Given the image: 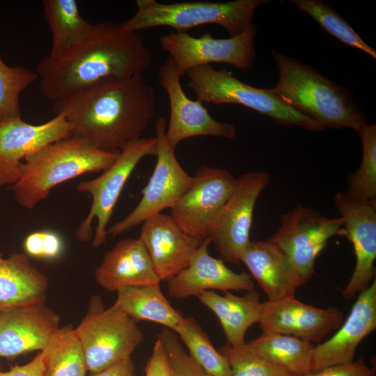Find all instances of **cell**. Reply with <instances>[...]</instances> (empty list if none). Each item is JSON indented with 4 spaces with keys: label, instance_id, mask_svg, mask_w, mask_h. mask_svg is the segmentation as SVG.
Here are the masks:
<instances>
[{
    "label": "cell",
    "instance_id": "1",
    "mask_svg": "<svg viewBox=\"0 0 376 376\" xmlns=\"http://www.w3.org/2000/svg\"><path fill=\"white\" fill-rule=\"evenodd\" d=\"M151 64L141 34L104 22L95 24L86 38L61 54L42 58L36 73L41 94L54 105L102 79L143 75Z\"/></svg>",
    "mask_w": 376,
    "mask_h": 376
},
{
    "label": "cell",
    "instance_id": "2",
    "mask_svg": "<svg viewBox=\"0 0 376 376\" xmlns=\"http://www.w3.org/2000/svg\"><path fill=\"white\" fill-rule=\"evenodd\" d=\"M72 127V135L97 149L119 152L142 138L154 118L156 97L142 75L102 79L54 105Z\"/></svg>",
    "mask_w": 376,
    "mask_h": 376
},
{
    "label": "cell",
    "instance_id": "3",
    "mask_svg": "<svg viewBox=\"0 0 376 376\" xmlns=\"http://www.w3.org/2000/svg\"><path fill=\"white\" fill-rule=\"evenodd\" d=\"M279 77L270 92L324 128L348 127L356 132L366 124V116L352 93L333 82L313 67L271 51Z\"/></svg>",
    "mask_w": 376,
    "mask_h": 376
},
{
    "label": "cell",
    "instance_id": "4",
    "mask_svg": "<svg viewBox=\"0 0 376 376\" xmlns=\"http://www.w3.org/2000/svg\"><path fill=\"white\" fill-rule=\"evenodd\" d=\"M118 155L73 135L51 143L22 162L19 178L11 187L15 199L32 210L55 186L86 173L103 171Z\"/></svg>",
    "mask_w": 376,
    "mask_h": 376
},
{
    "label": "cell",
    "instance_id": "5",
    "mask_svg": "<svg viewBox=\"0 0 376 376\" xmlns=\"http://www.w3.org/2000/svg\"><path fill=\"white\" fill-rule=\"evenodd\" d=\"M269 1L234 0L163 3L155 0H138L135 14L120 26L127 32L139 33L157 26H169L176 32H186L191 28L214 24L224 27L230 37H233L253 23L256 8Z\"/></svg>",
    "mask_w": 376,
    "mask_h": 376
},
{
    "label": "cell",
    "instance_id": "6",
    "mask_svg": "<svg viewBox=\"0 0 376 376\" xmlns=\"http://www.w3.org/2000/svg\"><path fill=\"white\" fill-rule=\"evenodd\" d=\"M185 74L189 78L187 86L201 103L241 104L281 125H297L315 132L324 129L267 88L248 85L233 76L226 68L218 70L211 65H203L189 69Z\"/></svg>",
    "mask_w": 376,
    "mask_h": 376
},
{
    "label": "cell",
    "instance_id": "7",
    "mask_svg": "<svg viewBox=\"0 0 376 376\" xmlns=\"http://www.w3.org/2000/svg\"><path fill=\"white\" fill-rule=\"evenodd\" d=\"M75 329L91 373L131 357L143 339L133 320L115 303L105 308L98 296L91 298L86 316Z\"/></svg>",
    "mask_w": 376,
    "mask_h": 376
},
{
    "label": "cell",
    "instance_id": "8",
    "mask_svg": "<svg viewBox=\"0 0 376 376\" xmlns=\"http://www.w3.org/2000/svg\"><path fill=\"white\" fill-rule=\"evenodd\" d=\"M156 154V138L142 137L125 146L118 152L114 162L100 176L78 183L77 190L88 194L92 198L89 212L75 233L79 242H88L92 239V221L96 219L92 246L98 248L104 244L108 223L126 182L144 157Z\"/></svg>",
    "mask_w": 376,
    "mask_h": 376
},
{
    "label": "cell",
    "instance_id": "9",
    "mask_svg": "<svg viewBox=\"0 0 376 376\" xmlns=\"http://www.w3.org/2000/svg\"><path fill=\"white\" fill-rule=\"evenodd\" d=\"M336 235L345 236L341 217L329 218L298 204L281 216L280 227L268 241L288 256L301 286L312 277L318 256Z\"/></svg>",
    "mask_w": 376,
    "mask_h": 376
},
{
    "label": "cell",
    "instance_id": "10",
    "mask_svg": "<svg viewBox=\"0 0 376 376\" xmlns=\"http://www.w3.org/2000/svg\"><path fill=\"white\" fill-rule=\"evenodd\" d=\"M166 128L165 119L157 118L155 125L157 162L152 174L137 205L107 228V235H121L164 210L171 209L192 185L194 176L183 169L165 139Z\"/></svg>",
    "mask_w": 376,
    "mask_h": 376
},
{
    "label": "cell",
    "instance_id": "11",
    "mask_svg": "<svg viewBox=\"0 0 376 376\" xmlns=\"http://www.w3.org/2000/svg\"><path fill=\"white\" fill-rule=\"evenodd\" d=\"M256 25L251 23L237 36L214 38L207 32L196 38L186 32H171L159 38L161 48L172 59L181 78L189 69L212 63H224L241 70L253 68Z\"/></svg>",
    "mask_w": 376,
    "mask_h": 376
},
{
    "label": "cell",
    "instance_id": "12",
    "mask_svg": "<svg viewBox=\"0 0 376 376\" xmlns=\"http://www.w3.org/2000/svg\"><path fill=\"white\" fill-rule=\"evenodd\" d=\"M269 182L268 173L249 171L236 178L234 189L218 213L207 239L225 262L238 264L250 242L256 201Z\"/></svg>",
    "mask_w": 376,
    "mask_h": 376
},
{
    "label": "cell",
    "instance_id": "13",
    "mask_svg": "<svg viewBox=\"0 0 376 376\" xmlns=\"http://www.w3.org/2000/svg\"><path fill=\"white\" fill-rule=\"evenodd\" d=\"M236 181L227 170L202 166L189 189L171 208V216L189 237L204 240Z\"/></svg>",
    "mask_w": 376,
    "mask_h": 376
},
{
    "label": "cell",
    "instance_id": "14",
    "mask_svg": "<svg viewBox=\"0 0 376 376\" xmlns=\"http://www.w3.org/2000/svg\"><path fill=\"white\" fill-rule=\"evenodd\" d=\"M158 79L169 97L170 114L165 139L172 149L175 150L182 141L191 137H235L233 125L215 120L201 102L186 95L171 58L159 68Z\"/></svg>",
    "mask_w": 376,
    "mask_h": 376
},
{
    "label": "cell",
    "instance_id": "15",
    "mask_svg": "<svg viewBox=\"0 0 376 376\" xmlns=\"http://www.w3.org/2000/svg\"><path fill=\"white\" fill-rule=\"evenodd\" d=\"M334 201L344 221L345 236L352 242L355 256L353 273L341 295L349 300L366 290L375 276L376 204L359 201L345 192L336 194Z\"/></svg>",
    "mask_w": 376,
    "mask_h": 376
},
{
    "label": "cell",
    "instance_id": "16",
    "mask_svg": "<svg viewBox=\"0 0 376 376\" xmlns=\"http://www.w3.org/2000/svg\"><path fill=\"white\" fill-rule=\"evenodd\" d=\"M71 135V125L63 112L39 125L28 123L22 118L0 122V185H13L17 181L23 159Z\"/></svg>",
    "mask_w": 376,
    "mask_h": 376
},
{
    "label": "cell",
    "instance_id": "17",
    "mask_svg": "<svg viewBox=\"0 0 376 376\" xmlns=\"http://www.w3.org/2000/svg\"><path fill=\"white\" fill-rule=\"evenodd\" d=\"M343 322V313L336 308H318L289 297L263 301L258 323L262 333L292 336L318 344Z\"/></svg>",
    "mask_w": 376,
    "mask_h": 376
},
{
    "label": "cell",
    "instance_id": "18",
    "mask_svg": "<svg viewBox=\"0 0 376 376\" xmlns=\"http://www.w3.org/2000/svg\"><path fill=\"white\" fill-rule=\"evenodd\" d=\"M376 329V279L358 295L350 313L337 331L314 347L311 373L354 361L360 343Z\"/></svg>",
    "mask_w": 376,
    "mask_h": 376
},
{
    "label": "cell",
    "instance_id": "19",
    "mask_svg": "<svg viewBox=\"0 0 376 376\" xmlns=\"http://www.w3.org/2000/svg\"><path fill=\"white\" fill-rule=\"evenodd\" d=\"M59 317L45 303L0 311V357L44 350L59 328Z\"/></svg>",
    "mask_w": 376,
    "mask_h": 376
},
{
    "label": "cell",
    "instance_id": "20",
    "mask_svg": "<svg viewBox=\"0 0 376 376\" xmlns=\"http://www.w3.org/2000/svg\"><path fill=\"white\" fill-rule=\"evenodd\" d=\"M207 238L196 249L188 265L167 281L168 293L176 299L198 297L205 291L253 290L252 277L244 272L237 273L229 269L221 259L210 255Z\"/></svg>",
    "mask_w": 376,
    "mask_h": 376
},
{
    "label": "cell",
    "instance_id": "21",
    "mask_svg": "<svg viewBox=\"0 0 376 376\" xmlns=\"http://www.w3.org/2000/svg\"><path fill=\"white\" fill-rule=\"evenodd\" d=\"M142 224L139 239L161 281H167L185 269L203 242L185 233L171 214L160 213Z\"/></svg>",
    "mask_w": 376,
    "mask_h": 376
},
{
    "label": "cell",
    "instance_id": "22",
    "mask_svg": "<svg viewBox=\"0 0 376 376\" xmlns=\"http://www.w3.org/2000/svg\"><path fill=\"white\" fill-rule=\"evenodd\" d=\"M94 276L97 284L109 292L161 282L145 246L139 238L118 241L104 253Z\"/></svg>",
    "mask_w": 376,
    "mask_h": 376
},
{
    "label": "cell",
    "instance_id": "23",
    "mask_svg": "<svg viewBox=\"0 0 376 376\" xmlns=\"http://www.w3.org/2000/svg\"><path fill=\"white\" fill-rule=\"evenodd\" d=\"M267 301L295 297L299 281L288 256L269 241H250L240 256Z\"/></svg>",
    "mask_w": 376,
    "mask_h": 376
},
{
    "label": "cell",
    "instance_id": "24",
    "mask_svg": "<svg viewBox=\"0 0 376 376\" xmlns=\"http://www.w3.org/2000/svg\"><path fill=\"white\" fill-rule=\"evenodd\" d=\"M48 279L26 253L0 252V311L44 303Z\"/></svg>",
    "mask_w": 376,
    "mask_h": 376
},
{
    "label": "cell",
    "instance_id": "25",
    "mask_svg": "<svg viewBox=\"0 0 376 376\" xmlns=\"http://www.w3.org/2000/svg\"><path fill=\"white\" fill-rule=\"evenodd\" d=\"M199 301L211 310L219 320L227 344L239 346L245 343L248 329L258 323L262 313L260 292L255 289L243 296L228 292L221 295L213 290L205 291L198 297Z\"/></svg>",
    "mask_w": 376,
    "mask_h": 376
},
{
    "label": "cell",
    "instance_id": "26",
    "mask_svg": "<svg viewBox=\"0 0 376 376\" xmlns=\"http://www.w3.org/2000/svg\"><path fill=\"white\" fill-rule=\"evenodd\" d=\"M115 304L135 322L150 321L171 331L183 318L164 296L160 283L120 289Z\"/></svg>",
    "mask_w": 376,
    "mask_h": 376
},
{
    "label": "cell",
    "instance_id": "27",
    "mask_svg": "<svg viewBox=\"0 0 376 376\" xmlns=\"http://www.w3.org/2000/svg\"><path fill=\"white\" fill-rule=\"evenodd\" d=\"M246 344L258 355L295 376L311 373L315 347L312 343L292 336L262 333Z\"/></svg>",
    "mask_w": 376,
    "mask_h": 376
},
{
    "label": "cell",
    "instance_id": "28",
    "mask_svg": "<svg viewBox=\"0 0 376 376\" xmlns=\"http://www.w3.org/2000/svg\"><path fill=\"white\" fill-rule=\"evenodd\" d=\"M45 19L49 26L52 46L49 56H56L86 38L95 24L81 15L75 0H43Z\"/></svg>",
    "mask_w": 376,
    "mask_h": 376
},
{
    "label": "cell",
    "instance_id": "29",
    "mask_svg": "<svg viewBox=\"0 0 376 376\" xmlns=\"http://www.w3.org/2000/svg\"><path fill=\"white\" fill-rule=\"evenodd\" d=\"M43 351V376H86L88 370L84 352L71 325L59 327Z\"/></svg>",
    "mask_w": 376,
    "mask_h": 376
},
{
    "label": "cell",
    "instance_id": "30",
    "mask_svg": "<svg viewBox=\"0 0 376 376\" xmlns=\"http://www.w3.org/2000/svg\"><path fill=\"white\" fill-rule=\"evenodd\" d=\"M174 331L189 350V354L212 376H231L224 354L215 349L207 334L195 319L183 317Z\"/></svg>",
    "mask_w": 376,
    "mask_h": 376
},
{
    "label": "cell",
    "instance_id": "31",
    "mask_svg": "<svg viewBox=\"0 0 376 376\" xmlns=\"http://www.w3.org/2000/svg\"><path fill=\"white\" fill-rule=\"evenodd\" d=\"M291 3L309 15L324 31L342 43L359 49L376 58L375 49L369 46L328 1L292 0Z\"/></svg>",
    "mask_w": 376,
    "mask_h": 376
},
{
    "label": "cell",
    "instance_id": "32",
    "mask_svg": "<svg viewBox=\"0 0 376 376\" xmlns=\"http://www.w3.org/2000/svg\"><path fill=\"white\" fill-rule=\"evenodd\" d=\"M358 134L363 146L361 162L349 176L345 193L359 201L376 204V125L366 123Z\"/></svg>",
    "mask_w": 376,
    "mask_h": 376
},
{
    "label": "cell",
    "instance_id": "33",
    "mask_svg": "<svg viewBox=\"0 0 376 376\" xmlns=\"http://www.w3.org/2000/svg\"><path fill=\"white\" fill-rule=\"evenodd\" d=\"M38 79L36 72L8 66L0 56V122L22 118L19 96Z\"/></svg>",
    "mask_w": 376,
    "mask_h": 376
},
{
    "label": "cell",
    "instance_id": "34",
    "mask_svg": "<svg viewBox=\"0 0 376 376\" xmlns=\"http://www.w3.org/2000/svg\"><path fill=\"white\" fill-rule=\"evenodd\" d=\"M220 352L228 363L231 376H295L258 355L246 343L239 346L226 343Z\"/></svg>",
    "mask_w": 376,
    "mask_h": 376
},
{
    "label": "cell",
    "instance_id": "35",
    "mask_svg": "<svg viewBox=\"0 0 376 376\" xmlns=\"http://www.w3.org/2000/svg\"><path fill=\"white\" fill-rule=\"evenodd\" d=\"M168 353L174 376H212L185 350L178 335L164 328L157 336Z\"/></svg>",
    "mask_w": 376,
    "mask_h": 376
},
{
    "label": "cell",
    "instance_id": "36",
    "mask_svg": "<svg viewBox=\"0 0 376 376\" xmlns=\"http://www.w3.org/2000/svg\"><path fill=\"white\" fill-rule=\"evenodd\" d=\"M23 246L29 257L52 260L62 253L63 242L57 233L40 230L28 235L24 240Z\"/></svg>",
    "mask_w": 376,
    "mask_h": 376
},
{
    "label": "cell",
    "instance_id": "37",
    "mask_svg": "<svg viewBox=\"0 0 376 376\" xmlns=\"http://www.w3.org/2000/svg\"><path fill=\"white\" fill-rule=\"evenodd\" d=\"M307 376H376L374 367L366 365L363 357L352 362L331 366Z\"/></svg>",
    "mask_w": 376,
    "mask_h": 376
},
{
    "label": "cell",
    "instance_id": "38",
    "mask_svg": "<svg viewBox=\"0 0 376 376\" xmlns=\"http://www.w3.org/2000/svg\"><path fill=\"white\" fill-rule=\"evenodd\" d=\"M145 376H174L166 350L157 337L152 354L145 368Z\"/></svg>",
    "mask_w": 376,
    "mask_h": 376
},
{
    "label": "cell",
    "instance_id": "39",
    "mask_svg": "<svg viewBox=\"0 0 376 376\" xmlns=\"http://www.w3.org/2000/svg\"><path fill=\"white\" fill-rule=\"evenodd\" d=\"M45 352L40 351L29 363L15 365L6 372L0 371V376H43L45 370Z\"/></svg>",
    "mask_w": 376,
    "mask_h": 376
},
{
    "label": "cell",
    "instance_id": "40",
    "mask_svg": "<svg viewBox=\"0 0 376 376\" xmlns=\"http://www.w3.org/2000/svg\"><path fill=\"white\" fill-rule=\"evenodd\" d=\"M91 376H134V365L128 357Z\"/></svg>",
    "mask_w": 376,
    "mask_h": 376
}]
</instances>
